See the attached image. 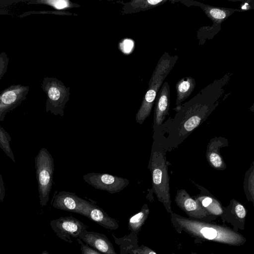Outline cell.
Listing matches in <instances>:
<instances>
[{"mask_svg":"<svg viewBox=\"0 0 254 254\" xmlns=\"http://www.w3.org/2000/svg\"><path fill=\"white\" fill-rule=\"evenodd\" d=\"M11 137L4 129L0 126V148L14 163H16L12 149L10 146Z\"/></svg>","mask_w":254,"mask_h":254,"instance_id":"24","label":"cell"},{"mask_svg":"<svg viewBox=\"0 0 254 254\" xmlns=\"http://www.w3.org/2000/svg\"><path fill=\"white\" fill-rule=\"evenodd\" d=\"M35 165L40 203L44 206L49 200L54 172V159L46 148L40 149L35 157Z\"/></svg>","mask_w":254,"mask_h":254,"instance_id":"5","label":"cell"},{"mask_svg":"<svg viewBox=\"0 0 254 254\" xmlns=\"http://www.w3.org/2000/svg\"><path fill=\"white\" fill-rule=\"evenodd\" d=\"M42 254H49L46 251H44L42 252Z\"/></svg>","mask_w":254,"mask_h":254,"instance_id":"31","label":"cell"},{"mask_svg":"<svg viewBox=\"0 0 254 254\" xmlns=\"http://www.w3.org/2000/svg\"><path fill=\"white\" fill-rule=\"evenodd\" d=\"M190 254H199L196 253L191 252Z\"/></svg>","mask_w":254,"mask_h":254,"instance_id":"33","label":"cell"},{"mask_svg":"<svg viewBox=\"0 0 254 254\" xmlns=\"http://www.w3.org/2000/svg\"><path fill=\"white\" fill-rule=\"evenodd\" d=\"M83 179L94 188L110 193L120 192L129 183L127 179L102 173H88L83 176Z\"/></svg>","mask_w":254,"mask_h":254,"instance_id":"7","label":"cell"},{"mask_svg":"<svg viewBox=\"0 0 254 254\" xmlns=\"http://www.w3.org/2000/svg\"><path fill=\"white\" fill-rule=\"evenodd\" d=\"M229 77L226 74L215 80L190 100L176 106L174 118H169L153 131V140L158 142L167 152L177 148L219 105Z\"/></svg>","mask_w":254,"mask_h":254,"instance_id":"1","label":"cell"},{"mask_svg":"<svg viewBox=\"0 0 254 254\" xmlns=\"http://www.w3.org/2000/svg\"><path fill=\"white\" fill-rule=\"evenodd\" d=\"M170 86L167 82L163 83L155 98L154 110L153 131H155L164 122L170 109Z\"/></svg>","mask_w":254,"mask_h":254,"instance_id":"12","label":"cell"},{"mask_svg":"<svg viewBox=\"0 0 254 254\" xmlns=\"http://www.w3.org/2000/svg\"><path fill=\"white\" fill-rule=\"evenodd\" d=\"M243 189L246 198L254 205V162L245 174Z\"/></svg>","mask_w":254,"mask_h":254,"instance_id":"22","label":"cell"},{"mask_svg":"<svg viewBox=\"0 0 254 254\" xmlns=\"http://www.w3.org/2000/svg\"><path fill=\"white\" fill-rule=\"evenodd\" d=\"M31 13H40V14H53L56 15H75L76 14H73L72 13L67 12V11H35V12H33L31 11Z\"/></svg>","mask_w":254,"mask_h":254,"instance_id":"27","label":"cell"},{"mask_svg":"<svg viewBox=\"0 0 254 254\" xmlns=\"http://www.w3.org/2000/svg\"><path fill=\"white\" fill-rule=\"evenodd\" d=\"M77 241L80 245L82 254H102L92 249L87 245L84 244L79 239H77Z\"/></svg>","mask_w":254,"mask_h":254,"instance_id":"26","label":"cell"},{"mask_svg":"<svg viewBox=\"0 0 254 254\" xmlns=\"http://www.w3.org/2000/svg\"><path fill=\"white\" fill-rule=\"evenodd\" d=\"M174 199L177 205L189 218L213 222L217 218L209 215L184 189L177 190Z\"/></svg>","mask_w":254,"mask_h":254,"instance_id":"8","label":"cell"},{"mask_svg":"<svg viewBox=\"0 0 254 254\" xmlns=\"http://www.w3.org/2000/svg\"><path fill=\"white\" fill-rule=\"evenodd\" d=\"M41 88L47 95L46 112L63 117L65 105L69 99L70 88L59 79L49 77L43 78Z\"/></svg>","mask_w":254,"mask_h":254,"instance_id":"6","label":"cell"},{"mask_svg":"<svg viewBox=\"0 0 254 254\" xmlns=\"http://www.w3.org/2000/svg\"><path fill=\"white\" fill-rule=\"evenodd\" d=\"M29 87L13 84L0 92V111L5 114L14 110L26 98Z\"/></svg>","mask_w":254,"mask_h":254,"instance_id":"11","label":"cell"},{"mask_svg":"<svg viewBox=\"0 0 254 254\" xmlns=\"http://www.w3.org/2000/svg\"><path fill=\"white\" fill-rule=\"evenodd\" d=\"M192 182L200 190L199 194L193 197L199 205L209 215L221 217L224 213L225 207L206 189L192 181Z\"/></svg>","mask_w":254,"mask_h":254,"instance_id":"15","label":"cell"},{"mask_svg":"<svg viewBox=\"0 0 254 254\" xmlns=\"http://www.w3.org/2000/svg\"><path fill=\"white\" fill-rule=\"evenodd\" d=\"M89 202L75 193L66 191L55 193L52 202L53 207L62 210L85 216Z\"/></svg>","mask_w":254,"mask_h":254,"instance_id":"10","label":"cell"},{"mask_svg":"<svg viewBox=\"0 0 254 254\" xmlns=\"http://www.w3.org/2000/svg\"><path fill=\"white\" fill-rule=\"evenodd\" d=\"M149 212L148 205L144 204L138 212L129 218L128 228L132 234H137L139 232L148 217Z\"/></svg>","mask_w":254,"mask_h":254,"instance_id":"21","label":"cell"},{"mask_svg":"<svg viewBox=\"0 0 254 254\" xmlns=\"http://www.w3.org/2000/svg\"><path fill=\"white\" fill-rule=\"evenodd\" d=\"M170 221L178 233H186L196 240L231 246H241L247 242L242 234L225 225L187 218L173 212Z\"/></svg>","mask_w":254,"mask_h":254,"instance_id":"2","label":"cell"},{"mask_svg":"<svg viewBox=\"0 0 254 254\" xmlns=\"http://www.w3.org/2000/svg\"><path fill=\"white\" fill-rule=\"evenodd\" d=\"M6 114L0 111V121L2 122L4 120Z\"/></svg>","mask_w":254,"mask_h":254,"instance_id":"30","label":"cell"},{"mask_svg":"<svg viewBox=\"0 0 254 254\" xmlns=\"http://www.w3.org/2000/svg\"><path fill=\"white\" fill-rule=\"evenodd\" d=\"M199 6L214 24H220L237 9L209 6L198 3Z\"/></svg>","mask_w":254,"mask_h":254,"instance_id":"20","label":"cell"},{"mask_svg":"<svg viewBox=\"0 0 254 254\" xmlns=\"http://www.w3.org/2000/svg\"><path fill=\"white\" fill-rule=\"evenodd\" d=\"M79 238L86 245L102 254H117L113 245L104 234L85 230Z\"/></svg>","mask_w":254,"mask_h":254,"instance_id":"16","label":"cell"},{"mask_svg":"<svg viewBox=\"0 0 254 254\" xmlns=\"http://www.w3.org/2000/svg\"><path fill=\"white\" fill-rule=\"evenodd\" d=\"M50 225L57 236L71 243V238H77L87 227L72 216L61 217L51 221Z\"/></svg>","mask_w":254,"mask_h":254,"instance_id":"9","label":"cell"},{"mask_svg":"<svg viewBox=\"0 0 254 254\" xmlns=\"http://www.w3.org/2000/svg\"><path fill=\"white\" fill-rule=\"evenodd\" d=\"M28 3L44 4L58 10H65L80 7L79 4L69 0H38L29 1Z\"/></svg>","mask_w":254,"mask_h":254,"instance_id":"23","label":"cell"},{"mask_svg":"<svg viewBox=\"0 0 254 254\" xmlns=\"http://www.w3.org/2000/svg\"><path fill=\"white\" fill-rule=\"evenodd\" d=\"M9 59L5 52L0 54V82L8 68Z\"/></svg>","mask_w":254,"mask_h":254,"instance_id":"25","label":"cell"},{"mask_svg":"<svg viewBox=\"0 0 254 254\" xmlns=\"http://www.w3.org/2000/svg\"><path fill=\"white\" fill-rule=\"evenodd\" d=\"M178 56L170 55L165 52L159 60L150 78L148 89L144 96L141 105L136 113L137 123L142 125L150 116L156 95L164 80L174 66Z\"/></svg>","mask_w":254,"mask_h":254,"instance_id":"4","label":"cell"},{"mask_svg":"<svg viewBox=\"0 0 254 254\" xmlns=\"http://www.w3.org/2000/svg\"><path fill=\"white\" fill-rule=\"evenodd\" d=\"M85 216L106 229L116 230L119 227L115 219L109 216L102 208L90 202Z\"/></svg>","mask_w":254,"mask_h":254,"instance_id":"17","label":"cell"},{"mask_svg":"<svg viewBox=\"0 0 254 254\" xmlns=\"http://www.w3.org/2000/svg\"><path fill=\"white\" fill-rule=\"evenodd\" d=\"M5 195L4 186L1 175L0 173V202L4 200Z\"/></svg>","mask_w":254,"mask_h":254,"instance_id":"29","label":"cell"},{"mask_svg":"<svg viewBox=\"0 0 254 254\" xmlns=\"http://www.w3.org/2000/svg\"><path fill=\"white\" fill-rule=\"evenodd\" d=\"M195 81L190 76L181 78L176 85L177 98L176 106L181 105L183 101L187 99L191 94L195 87Z\"/></svg>","mask_w":254,"mask_h":254,"instance_id":"19","label":"cell"},{"mask_svg":"<svg viewBox=\"0 0 254 254\" xmlns=\"http://www.w3.org/2000/svg\"><path fill=\"white\" fill-rule=\"evenodd\" d=\"M167 0H132L124 4L122 13L132 14L144 11L163 4Z\"/></svg>","mask_w":254,"mask_h":254,"instance_id":"18","label":"cell"},{"mask_svg":"<svg viewBox=\"0 0 254 254\" xmlns=\"http://www.w3.org/2000/svg\"><path fill=\"white\" fill-rule=\"evenodd\" d=\"M139 254H157L153 250L147 246L141 245L135 250Z\"/></svg>","mask_w":254,"mask_h":254,"instance_id":"28","label":"cell"},{"mask_svg":"<svg viewBox=\"0 0 254 254\" xmlns=\"http://www.w3.org/2000/svg\"><path fill=\"white\" fill-rule=\"evenodd\" d=\"M247 210L239 201L232 199L229 205L225 207L223 216L221 217L223 222L230 223L234 231L244 230Z\"/></svg>","mask_w":254,"mask_h":254,"instance_id":"13","label":"cell"},{"mask_svg":"<svg viewBox=\"0 0 254 254\" xmlns=\"http://www.w3.org/2000/svg\"><path fill=\"white\" fill-rule=\"evenodd\" d=\"M228 146V139L222 136H215L208 142L206 151V158L209 165L213 169L222 171L227 166L220 154V149Z\"/></svg>","mask_w":254,"mask_h":254,"instance_id":"14","label":"cell"},{"mask_svg":"<svg viewBox=\"0 0 254 254\" xmlns=\"http://www.w3.org/2000/svg\"><path fill=\"white\" fill-rule=\"evenodd\" d=\"M167 152L156 141L153 140L148 163L152 177V190L158 200L165 207L167 212L171 214V199L169 176V162L167 160Z\"/></svg>","mask_w":254,"mask_h":254,"instance_id":"3","label":"cell"},{"mask_svg":"<svg viewBox=\"0 0 254 254\" xmlns=\"http://www.w3.org/2000/svg\"><path fill=\"white\" fill-rule=\"evenodd\" d=\"M133 254H139L137 251L135 250L133 251Z\"/></svg>","mask_w":254,"mask_h":254,"instance_id":"32","label":"cell"}]
</instances>
